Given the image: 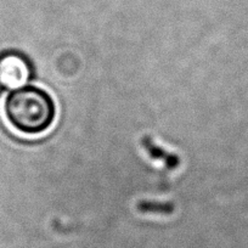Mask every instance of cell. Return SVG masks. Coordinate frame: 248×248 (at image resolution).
Listing matches in <instances>:
<instances>
[{
  "label": "cell",
  "instance_id": "3957f363",
  "mask_svg": "<svg viewBox=\"0 0 248 248\" xmlns=\"http://www.w3.org/2000/svg\"><path fill=\"white\" fill-rule=\"evenodd\" d=\"M142 145H144V147L147 150L150 156L154 159H159V161H162L163 163H166L167 167H169V168H175V167H178V157H176L175 155L166 152V150L157 146V145L154 144L152 140H150L149 138H144V139H142Z\"/></svg>",
  "mask_w": 248,
  "mask_h": 248
},
{
  "label": "cell",
  "instance_id": "7a4b0ae2",
  "mask_svg": "<svg viewBox=\"0 0 248 248\" xmlns=\"http://www.w3.org/2000/svg\"><path fill=\"white\" fill-rule=\"evenodd\" d=\"M34 77L32 62L16 50L0 54V88L8 92L27 87Z\"/></svg>",
  "mask_w": 248,
  "mask_h": 248
},
{
  "label": "cell",
  "instance_id": "6da1fadb",
  "mask_svg": "<svg viewBox=\"0 0 248 248\" xmlns=\"http://www.w3.org/2000/svg\"><path fill=\"white\" fill-rule=\"evenodd\" d=\"M4 111L9 123L17 132L37 135L46 132L55 119V104L45 90L23 87L8 95Z\"/></svg>",
  "mask_w": 248,
  "mask_h": 248
}]
</instances>
